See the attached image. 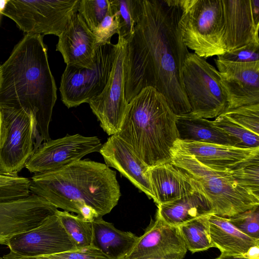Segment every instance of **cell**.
<instances>
[{
	"instance_id": "cell-1",
	"label": "cell",
	"mask_w": 259,
	"mask_h": 259,
	"mask_svg": "<svg viewBox=\"0 0 259 259\" xmlns=\"http://www.w3.org/2000/svg\"><path fill=\"white\" fill-rule=\"evenodd\" d=\"M183 11L168 0H142L141 17L126 39L124 95L130 102L143 89L162 94L176 115L191 112L182 77L189 54L182 36Z\"/></svg>"
},
{
	"instance_id": "cell-2",
	"label": "cell",
	"mask_w": 259,
	"mask_h": 259,
	"mask_svg": "<svg viewBox=\"0 0 259 259\" xmlns=\"http://www.w3.org/2000/svg\"><path fill=\"white\" fill-rule=\"evenodd\" d=\"M44 35L26 34L0 66V107L22 110L35 118L44 142L57 100Z\"/></svg>"
},
{
	"instance_id": "cell-3",
	"label": "cell",
	"mask_w": 259,
	"mask_h": 259,
	"mask_svg": "<svg viewBox=\"0 0 259 259\" xmlns=\"http://www.w3.org/2000/svg\"><path fill=\"white\" fill-rule=\"evenodd\" d=\"M30 192L57 208L78 214L83 204L94 208L100 217L109 213L121 196L116 172L105 164L80 160L30 179Z\"/></svg>"
},
{
	"instance_id": "cell-4",
	"label": "cell",
	"mask_w": 259,
	"mask_h": 259,
	"mask_svg": "<svg viewBox=\"0 0 259 259\" xmlns=\"http://www.w3.org/2000/svg\"><path fill=\"white\" fill-rule=\"evenodd\" d=\"M176 116L164 96L147 87L128 103L115 135L149 167L170 162L171 150L178 139Z\"/></svg>"
},
{
	"instance_id": "cell-5",
	"label": "cell",
	"mask_w": 259,
	"mask_h": 259,
	"mask_svg": "<svg viewBox=\"0 0 259 259\" xmlns=\"http://www.w3.org/2000/svg\"><path fill=\"white\" fill-rule=\"evenodd\" d=\"M170 162L196 182L211 203L214 214L229 218L259 205V196L237 182L230 170L211 169L194 156L172 149Z\"/></svg>"
},
{
	"instance_id": "cell-6",
	"label": "cell",
	"mask_w": 259,
	"mask_h": 259,
	"mask_svg": "<svg viewBox=\"0 0 259 259\" xmlns=\"http://www.w3.org/2000/svg\"><path fill=\"white\" fill-rule=\"evenodd\" d=\"M34 117L0 107V174L16 176L42 144Z\"/></svg>"
},
{
	"instance_id": "cell-7",
	"label": "cell",
	"mask_w": 259,
	"mask_h": 259,
	"mask_svg": "<svg viewBox=\"0 0 259 259\" xmlns=\"http://www.w3.org/2000/svg\"><path fill=\"white\" fill-rule=\"evenodd\" d=\"M182 77L192 116L211 118L228 109V98L219 72L205 59L189 53L184 64Z\"/></svg>"
},
{
	"instance_id": "cell-8",
	"label": "cell",
	"mask_w": 259,
	"mask_h": 259,
	"mask_svg": "<svg viewBox=\"0 0 259 259\" xmlns=\"http://www.w3.org/2000/svg\"><path fill=\"white\" fill-rule=\"evenodd\" d=\"M181 26L187 48L204 59L226 52L222 0H193L183 12Z\"/></svg>"
},
{
	"instance_id": "cell-9",
	"label": "cell",
	"mask_w": 259,
	"mask_h": 259,
	"mask_svg": "<svg viewBox=\"0 0 259 259\" xmlns=\"http://www.w3.org/2000/svg\"><path fill=\"white\" fill-rule=\"evenodd\" d=\"M80 0H7L1 14L26 34L59 36L77 13Z\"/></svg>"
},
{
	"instance_id": "cell-10",
	"label": "cell",
	"mask_w": 259,
	"mask_h": 259,
	"mask_svg": "<svg viewBox=\"0 0 259 259\" xmlns=\"http://www.w3.org/2000/svg\"><path fill=\"white\" fill-rule=\"evenodd\" d=\"M117 45L97 46L90 68L66 66L59 90L62 102L68 108L77 107L99 95L104 89L114 65Z\"/></svg>"
},
{
	"instance_id": "cell-11",
	"label": "cell",
	"mask_w": 259,
	"mask_h": 259,
	"mask_svg": "<svg viewBox=\"0 0 259 259\" xmlns=\"http://www.w3.org/2000/svg\"><path fill=\"white\" fill-rule=\"evenodd\" d=\"M116 45V55L107 84L102 93L88 103L101 127L109 136L120 130L128 104L125 98L123 75L126 40L118 36Z\"/></svg>"
},
{
	"instance_id": "cell-12",
	"label": "cell",
	"mask_w": 259,
	"mask_h": 259,
	"mask_svg": "<svg viewBox=\"0 0 259 259\" xmlns=\"http://www.w3.org/2000/svg\"><path fill=\"white\" fill-rule=\"evenodd\" d=\"M102 145L97 137L78 134L51 139L41 144L25 167L34 175L51 172L80 160L88 154L99 152Z\"/></svg>"
},
{
	"instance_id": "cell-13",
	"label": "cell",
	"mask_w": 259,
	"mask_h": 259,
	"mask_svg": "<svg viewBox=\"0 0 259 259\" xmlns=\"http://www.w3.org/2000/svg\"><path fill=\"white\" fill-rule=\"evenodd\" d=\"M10 252L21 256L49 255L76 250L57 215L48 217L38 226L12 237Z\"/></svg>"
},
{
	"instance_id": "cell-14",
	"label": "cell",
	"mask_w": 259,
	"mask_h": 259,
	"mask_svg": "<svg viewBox=\"0 0 259 259\" xmlns=\"http://www.w3.org/2000/svg\"><path fill=\"white\" fill-rule=\"evenodd\" d=\"M187 250L179 227L156 214L123 259H183Z\"/></svg>"
},
{
	"instance_id": "cell-15",
	"label": "cell",
	"mask_w": 259,
	"mask_h": 259,
	"mask_svg": "<svg viewBox=\"0 0 259 259\" xmlns=\"http://www.w3.org/2000/svg\"><path fill=\"white\" fill-rule=\"evenodd\" d=\"M226 52L259 42V0H222Z\"/></svg>"
},
{
	"instance_id": "cell-16",
	"label": "cell",
	"mask_w": 259,
	"mask_h": 259,
	"mask_svg": "<svg viewBox=\"0 0 259 259\" xmlns=\"http://www.w3.org/2000/svg\"><path fill=\"white\" fill-rule=\"evenodd\" d=\"M214 61L228 96V109L259 104V62Z\"/></svg>"
},
{
	"instance_id": "cell-17",
	"label": "cell",
	"mask_w": 259,
	"mask_h": 259,
	"mask_svg": "<svg viewBox=\"0 0 259 259\" xmlns=\"http://www.w3.org/2000/svg\"><path fill=\"white\" fill-rule=\"evenodd\" d=\"M172 149L192 155L204 166L219 171L232 170L242 163L259 156V147L241 148L179 139L175 141Z\"/></svg>"
},
{
	"instance_id": "cell-18",
	"label": "cell",
	"mask_w": 259,
	"mask_h": 259,
	"mask_svg": "<svg viewBox=\"0 0 259 259\" xmlns=\"http://www.w3.org/2000/svg\"><path fill=\"white\" fill-rule=\"evenodd\" d=\"M105 164L117 170L135 187L155 202L147 166L130 147L116 135L111 136L99 151Z\"/></svg>"
},
{
	"instance_id": "cell-19",
	"label": "cell",
	"mask_w": 259,
	"mask_h": 259,
	"mask_svg": "<svg viewBox=\"0 0 259 259\" xmlns=\"http://www.w3.org/2000/svg\"><path fill=\"white\" fill-rule=\"evenodd\" d=\"M58 37L56 50L61 54L66 66L92 67L97 48L96 37L77 13L71 16Z\"/></svg>"
},
{
	"instance_id": "cell-20",
	"label": "cell",
	"mask_w": 259,
	"mask_h": 259,
	"mask_svg": "<svg viewBox=\"0 0 259 259\" xmlns=\"http://www.w3.org/2000/svg\"><path fill=\"white\" fill-rule=\"evenodd\" d=\"M148 173L157 205L179 199L198 188L189 174L171 162L149 167Z\"/></svg>"
},
{
	"instance_id": "cell-21",
	"label": "cell",
	"mask_w": 259,
	"mask_h": 259,
	"mask_svg": "<svg viewBox=\"0 0 259 259\" xmlns=\"http://www.w3.org/2000/svg\"><path fill=\"white\" fill-rule=\"evenodd\" d=\"M157 207L156 214L167 224L176 227L196 218L214 214L211 203L199 186L197 189L182 197L157 205Z\"/></svg>"
},
{
	"instance_id": "cell-22",
	"label": "cell",
	"mask_w": 259,
	"mask_h": 259,
	"mask_svg": "<svg viewBox=\"0 0 259 259\" xmlns=\"http://www.w3.org/2000/svg\"><path fill=\"white\" fill-rule=\"evenodd\" d=\"M208 223L211 240L221 254L247 257L249 251L259 246V240L240 232L227 218L211 214L209 215Z\"/></svg>"
},
{
	"instance_id": "cell-23",
	"label": "cell",
	"mask_w": 259,
	"mask_h": 259,
	"mask_svg": "<svg viewBox=\"0 0 259 259\" xmlns=\"http://www.w3.org/2000/svg\"><path fill=\"white\" fill-rule=\"evenodd\" d=\"M92 245L111 259H123L133 248L138 237L131 232L116 229L111 223L98 218L91 222Z\"/></svg>"
},
{
	"instance_id": "cell-24",
	"label": "cell",
	"mask_w": 259,
	"mask_h": 259,
	"mask_svg": "<svg viewBox=\"0 0 259 259\" xmlns=\"http://www.w3.org/2000/svg\"><path fill=\"white\" fill-rule=\"evenodd\" d=\"M176 123L179 140L237 147L236 141L215 126L212 120L196 117L189 113L177 115Z\"/></svg>"
},
{
	"instance_id": "cell-25",
	"label": "cell",
	"mask_w": 259,
	"mask_h": 259,
	"mask_svg": "<svg viewBox=\"0 0 259 259\" xmlns=\"http://www.w3.org/2000/svg\"><path fill=\"white\" fill-rule=\"evenodd\" d=\"M209 215L196 218L178 226L187 249L192 253L214 247L209 233Z\"/></svg>"
},
{
	"instance_id": "cell-26",
	"label": "cell",
	"mask_w": 259,
	"mask_h": 259,
	"mask_svg": "<svg viewBox=\"0 0 259 259\" xmlns=\"http://www.w3.org/2000/svg\"><path fill=\"white\" fill-rule=\"evenodd\" d=\"M57 215L77 250L93 246L91 222L85 221L78 215H75L66 211L58 210Z\"/></svg>"
},
{
	"instance_id": "cell-27",
	"label": "cell",
	"mask_w": 259,
	"mask_h": 259,
	"mask_svg": "<svg viewBox=\"0 0 259 259\" xmlns=\"http://www.w3.org/2000/svg\"><path fill=\"white\" fill-rule=\"evenodd\" d=\"M118 22V35L125 40L133 33L141 17L142 0H110Z\"/></svg>"
},
{
	"instance_id": "cell-28",
	"label": "cell",
	"mask_w": 259,
	"mask_h": 259,
	"mask_svg": "<svg viewBox=\"0 0 259 259\" xmlns=\"http://www.w3.org/2000/svg\"><path fill=\"white\" fill-rule=\"evenodd\" d=\"M213 124L232 137L237 147L254 148L259 147V135L253 133L229 119L223 114L212 120Z\"/></svg>"
},
{
	"instance_id": "cell-29",
	"label": "cell",
	"mask_w": 259,
	"mask_h": 259,
	"mask_svg": "<svg viewBox=\"0 0 259 259\" xmlns=\"http://www.w3.org/2000/svg\"><path fill=\"white\" fill-rule=\"evenodd\" d=\"M110 0H80L77 13L93 32L106 16Z\"/></svg>"
},
{
	"instance_id": "cell-30",
	"label": "cell",
	"mask_w": 259,
	"mask_h": 259,
	"mask_svg": "<svg viewBox=\"0 0 259 259\" xmlns=\"http://www.w3.org/2000/svg\"><path fill=\"white\" fill-rule=\"evenodd\" d=\"M230 171L237 182L259 196V156L242 163Z\"/></svg>"
},
{
	"instance_id": "cell-31",
	"label": "cell",
	"mask_w": 259,
	"mask_h": 259,
	"mask_svg": "<svg viewBox=\"0 0 259 259\" xmlns=\"http://www.w3.org/2000/svg\"><path fill=\"white\" fill-rule=\"evenodd\" d=\"M222 114L233 122L259 135V104L228 109Z\"/></svg>"
},
{
	"instance_id": "cell-32",
	"label": "cell",
	"mask_w": 259,
	"mask_h": 259,
	"mask_svg": "<svg viewBox=\"0 0 259 259\" xmlns=\"http://www.w3.org/2000/svg\"><path fill=\"white\" fill-rule=\"evenodd\" d=\"M227 219L240 232L259 240V205Z\"/></svg>"
},
{
	"instance_id": "cell-33",
	"label": "cell",
	"mask_w": 259,
	"mask_h": 259,
	"mask_svg": "<svg viewBox=\"0 0 259 259\" xmlns=\"http://www.w3.org/2000/svg\"><path fill=\"white\" fill-rule=\"evenodd\" d=\"M217 60L235 63L259 62V42L254 41L245 46L219 55Z\"/></svg>"
},
{
	"instance_id": "cell-34",
	"label": "cell",
	"mask_w": 259,
	"mask_h": 259,
	"mask_svg": "<svg viewBox=\"0 0 259 259\" xmlns=\"http://www.w3.org/2000/svg\"><path fill=\"white\" fill-rule=\"evenodd\" d=\"M118 22L113 8L109 4L107 14L100 25L93 32L96 37V45L110 43L112 36L118 33Z\"/></svg>"
},
{
	"instance_id": "cell-35",
	"label": "cell",
	"mask_w": 259,
	"mask_h": 259,
	"mask_svg": "<svg viewBox=\"0 0 259 259\" xmlns=\"http://www.w3.org/2000/svg\"><path fill=\"white\" fill-rule=\"evenodd\" d=\"M34 257L35 259H111L94 246L81 250L65 251Z\"/></svg>"
},
{
	"instance_id": "cell-36",
	"label": "cell",
	"mask_w": 259,
	"mask_h": 259,
	"mask_svg": "<svg viewBox=\"0 0 259 259\" xmlns=\"http://www.w3.org/2000/svg\"><path fill=\"white\" fill-rule=\"evenodd\" d=\"M213 259H250L248 257L242 256H237L232 255H222L220 254L218 257Z\"/></svg>"
},
{
	"instance_id": "cell-37",
	"label": "cell",
	"mask_w": 259,
	"mask_h": 259,
	"mask_svg": "<svg viewBox=\"0 0 259 259\" xmlns=\"http://www.w3.org/2000/svg\"><path fill=\"white\" fill-rule=\"evenodd\" d=\"M8 259H35L34 257L21 256L13 254H11L8 256Z\"/></svg>"
},
{
	"instance_id": "cell-38",
	"label": "cell",
	"mask_w": 259,
	"mask_h": 259,
	"mask_svg": "<svg viewBox=\"0 0 259 259\" xmlns=\"http://www.w3.org/2000/svg\"><path fill=\"white\" fill-rule=\"evenodd\" d=\"M148 259H160V258H148Z\"/></svg>"
},
{
	"instance_id": "cell-39",
	"label": "cell",
	"mask_w": 259,
	"mask_h": 259,
	"mask_svg": "<svg viewBox=\"0 0 259 259\" xmlns=\"http://www.w3.org/2000/svg\"><path fill=\"white\" fill-rule=\"evenodd\" d=\"M0 259H4L2 257H0Z\"/></svg>"
},
{
	"instance_id": "cell-40",
	"label": "cell",
	"mask_w": 259,
	"mask_h": 259,
	"mask_svg": "<svg viewBox=\"0 0 259 259\" xmlns=\"http://www.w3.org/2000/svg\"><path fill=\"white\" fill-rule=\"evenodd\" d=\"M0 78H1V71H0Z\"/></svg>"
}]
</instances>
